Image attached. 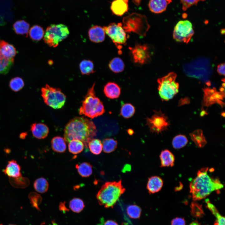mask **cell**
<instances>
[{"mask_svg": "<svg viewBox=\"0 0 225 225\" xmlns=\"http://www.w3.org/2000/svg\"><path fill=\"white\" fill-rule=\"evenodd\" d=\"M64 131V138L67 142L79 140L82 142L86 148H88L89 141L96 136L97 132L94 122L83 117H76L70 120Z\"/></svg>", "mask_w": 225, "mask_h": 225, "instance_id": "1", "label": "cell"}, {"mask_svg": "<svg viewBox=\"0 0 225 225\" xmlns=\"http://www.w3.org/2000/svg\"><path fill=\"white\" fill-rule=\"evenodd\" d=\"M208 171L207 168H201L198 171L196 178L190 183V193L193 200L204 199L212 192L223 187L218 179H214L209 176Z\"/></svg>", "mask_w": 225, "mask_h": 225, "instance_id": "2", "label": "cell"}, {"mask_svg": "<svg viewBox=\"0 0 225 225\" xmlns=\"http://www.w3.org/2000/svg\"><path fill=\"white\" fill-rule=\"evenodd\" d=\"M125 191L121 180L107 182L102 186L96 198L100 205L112 208Z\"/></svg>", "mask_w": 225, "mask_h": 225, "instance_id": "3", "label": "cell"}, {"mask_svg": "<svg viewBox=\"0 0 225 225\" xmlns=\"http://www.w3.org/2000/svg\"><path fill=\"white\" fill-rule=\"evenodd\" d=\"M95 83L89 88L79 110L80 115L93 118L102 115L105 112L102 102L95 95Z\"/></svg>", "mask_w": 225, "mask_h": 225, "instance_id": "4", "label": "cell"}, {"mask_svg": "<svg viewBox=\"0 0 225 225\" xmlns=\"http://www.w3.org/2000/svg\"><path fill=\"white\" fill-rule=\"evenodd\" d=\"M122 27L126 32H132L144 37L150 26L146 17L137 13H133L124 17Z\"/></svg>", "mask_w": 225, "mask_h": 225, "instance_id": "5", "label": "cell"}, {"mask_svg": "<svg viewBox=\"0 0 225 225\" xmlns=\"http://www.w3.org/2000/svg\"><path fill=\"white\" fill-rule=\"evenodd\" d=\"M177 74L173 72L158 79V90L162 100L167 101L172 99L178 92L179 84L176 81Z\"/></svg>", "mask_w": 225, "mask_h": 225, "instance_id": "6", "label": "cell"}, {"mask_svg": "<svg viewBox=\"0 0 225 225\" xmlns=\"http://www.w3.org/2000/svg\"><path fill=\"white\" fill-rule=\"evenodd\" d=\"M41 95L47 105L54 109H60L64 105L66 97L60 88L46 84L41 88Z\"/></svg>", "mask_w": 225, "mask_h": 225, "instance_id": "7", "label": "cell"}, {"mask_svg": "<svg viewBox=\"0 0 225 225\" xmlns=\"http://www.w3.org/2000/svg\"><path fill=\"white\" fill-rule=\"evenodd\" d=\"M69 32L68 27L62 24H52L48 27L43 36L45 43L50 47L55 48L66 38Z\"/></svg>", "mask_w": 225, "mask_h": 225, "instance_id": "8", "label": "cell"}, {"mask_svg": "<svg viewBox=\"0 0 225 225\" xmlns=\"http://www.w3.org/2000/svg\"><path fill=\"white\" fill-rule=\"evenodd\" d=\"M154 114L150 118H147L146 125L152 133H158L168 129L170 124L168 121V117L160 110H154Z\"/></svg>", "mask_w": 225, "mask_h": 225, "instance_id": "9", "label": "cell"}, {"mask_svg": "<svg viewBox=\"0 0 225 225\" xmlns=\"http://www.w3.org/2000/svg\"><path fill=\"white\" fill-rule=\"evenodd\" d=\"M103 28L105 33L110 38L117 48L121 49L122 45L126 42L127 38L122 24L121 22L117 24L111 23Z\"/></svg>", "mask_w": 225, "mask_h": 225, "instance_id": "10", "label": "cell"}, {"mask_svg": "<svg viewBox=\"0 0 225 225\" xmlns=\"http://www.w3.org/2000/svg\"><path fill=\"white\" fill-rule=\"evenodd\" d=\"M194 34L192 23L188 20H181L177 23L174 27L173 37L177 42L188 43Z\"/></svg>", "mask_w": 225, "mask_h": 225, "instance_id": "11", "label": "cell"}, {"mask_svg": "<svg viewBox=\"0 0 225 225\" xmlns=\"http://www.w3.org/2000/svg\"><path fill=\"white\" fill-rule=\"evenodd\" d=\"M129 49L133 61L135 63L143 65L150 62L151 54L148 44H137Z\"/></svg>", "mask_w": 225, "mask_h": 225, "instance_id": "12", "label": "cell"}, {"mask_svg": "<svg viewBox=\"0 0 225 225\" xmlns=\"http://www.w3.org/2000/svg\"><path fill=\"white\" fill-rule=\"evenodd\" d=\"M203 92L202 106L207 107L217 103L222 107L224 106L223 102L225 98V92H218L215 88H211L209 87L205 88L203 89Z\"/></svg>", "mask_w": 225, "mask_h": 225, "instance_id": "13", "label": "cell"}, {"mask_svg": "<svg viewBox=\"0 0 225 225\" xmlns=\"http://www.w3.org/2000/svg\"><path fill=\"white\" fill-rule=\"evenodd\" d=\"M5 42L4 41L0 40V74L7 73L14 63V58L7 52Z\"/></svg>", "mask_w": 225, "mask_h": 225, "instance_id": "14", "label": "cell"}, {"mask_svg": "<svg viewBox=\"0 0 225 225\" xmlns=\"http://www.w3.org/2000/svg\"><path fill=\"white\" fill-rule=\"evenodd\" d=\"M30 130L33 136L38 139L45 138L48 136L49 132L48 126L41 123H32L31 126Z\"/></svg>", "mask_w": 225, "mask_h": 225, "instance_id": "15", "label": "cell"}, {"mask_svg": "<svg viewBox=\"0 0 225 225\" xmlns=\"http://www.w3.org/2000/svg\"><path fill=\"white\" fill-rule=\"evenodd\" d=\"M90 40L92 42L99 43L105 39V33L103 28L95 25L92 27L88 31Z\"/></svg>", "mask_w": 225, "mask_h": 225, "instance_id": "16", "label": "cell"}, {"mask_svg": "<svg viewBox=\"0 0 225 225\" xmlns=\"http://www.w3.org/2000/svg\"><path fill=\"white\" fill-rule=\"evenodd\" d=\"M3 172L10 178H17L22 176L20 166L14 160L8 162Z\"/></svg>", "mask_w": 225, "mask_h": 225, "instance_id": "17", "label": "cell"}, {"mask_svg": "<svg viewBox=\"0 0 225 225\" xmlns=\"http://www.w3.org/2000/svg\"><path fill=\"white\" fill-rule=\"evenodd\" d=\"M128 0H113L110 8L114 14L121 16L128 11Z\"/></svg>", "mask_w": 225, "mask_h": 225, "instance_id": "18", "label": "cell"}, {"mask_svg": "<svg viewBox=\"0 0 225 225\" xmlns=\"http://www.w3.org/2000/svg\"><path fill=\"white\" fill-rule=\"evenodd\" d=\"M103 92L105 96L110 99L118 98L121 93V89L119 86L114 82H110L104 87Z\"/></svg>", "mask_w": 225, "mask_h": 225, "instance_id": "19", "label": "cell"}, {"mask_svg": "<svg viewBox=\"0 0 225 225\" xmlns=\"http://www.w3.org/2000/svg\"><path fill=\"white\" fill-rule=\"evenodd\" d=\"M163 182L161 178L157 176H153L149 178L147 188L150 193L158 192L163 186Z\"/></svg>", "mask_w": 225, "mask_h": 225, "instance_id": "20", "label": "cell"}, {"mask_svg": "<svg viewBox=\"0 0 225 225\" xmlns=\"http://www.w3.org/2000/svg\"><path fill=\"white\" fill-rule=\"evenodd\" d=\"M168 4L167 0H150L148 7L152 12L159 13L166 10Z\"/></svg>", "mask_w": 225, "mask_h": 225, "instance_id": "21", "label": "cell"}, {"mask_svg": "<svg viewBox=\"0 0 225 225\" xmlns=\"http://www.w3.org/2000/svg\"><path fill=\"white\" fill-rule=\"evenodd\" d=\"M51 147L52 150L57 152H64L66 148V144L64 138L59 136L53 138L51 141Z\"/></svg>", "mask_w": 225, "mask_h": 225, "instance_id": "22", "label": "cell"}, {"mask_svg": "<svg viewBox=\"0 0 225 225\" xmlns=\"http://www.w3.org/2000/svg\"><path fill=\"white\" fill-rule=\"evenodd\" d=\"M160 158L161 167H172L174 165L175 157L169 150H165L161 152Z\"/></svg>", "mask_w": 225, "mask_h": 225, "instance_id": "23", "label": "cell"}, {"mask_svg": "<svg viewBox=\"0 0 225 225\" xmlns=\"http://www.w3.org/2000/svg\"><path fill=\"white\" fill-rule=\"evenodd\" d=\"M13 29L15 32L18 35L28 36L30 25L24 20H19L13 24Z\"/></svg>", "mask_w": 225, "mask_h": 225, "instance_id": "24", "label": "cell"}, {"mask_svg": "<svg viewBox=\"0 0 225 225\" xmlns=\"http://www.w3.org/2000/svg\"><path fill=\"white\" fill-rule=\"evenodd\" d=\"M192 140L196 146L199 148L203 147L207 143V141L201 129H197L190 134Z\"/></svg>", "mask_w": 225, "mask_h": 225, "instance_id": "25", "label": "cell"}, {"mask_svg": "<svg viewBox=\"0 0 225 225\" xmlns=\"http://www.w3.org/2000/svg\"><path fill=\"white\" fill-rule=\"evenodd\" d=\"M75 167L78 173L82 177H88L92 173V166L88 162H84L76 164Z\"/></svg>", "mask_w": 225, "mask_h": 225, "instance_id": "26", "label": "cell"}, {"mask_svg": "<svg viewBox=\"0 0 225 225\" xmlns=\"http://www.w3.org/2000/svg\"><path fill=\"white\" fill-rule=\"evenodd\" d=\"M205 202L207 207L216 218L214 225H225L224 217L220 214L216 208L208 199H206Z\"/></svg>", "mask_w": 225, "mask_h": 225, "instance_id": "27", "label": "cell"}, {"mask_svg": "<svg viewBox=\"0 0 225 225\" xmlns=\"http://www.w3.org/2000/svg\"><path fill=\"white\" fill-rule=\"evenodd\" d=\"M29 34L30 38L32 40L38 41L43 38L44 32L42 27L38 25H35L30 28Z\"/></svg>", "mask_w": 225, "mask_h": 225, "instance_id": "28", "label": "cell"}, {"mask_svg": "<svg viewBox=\"0 0 225 225\" xmlns=\"http://www.w3.org/2000/svg\"><path fill=\"white\" fill-rule=\"evenodd\" d=\"M48 183L47 180L43 178L36 179L33 183V187L38 192L43 193L46 192L48 188Z\"/></svg>", "mask_w": 225, "mask_h": 225, "instance_id": "29", "label": "cell"}, {"mask_svg": "<svg viewBox=\"0 0 225 225\" xmlns=\"http://www.w3.org/2000/svg\"><path fill=\"white\" fill-rule=\"evenodd\" d=\"M68 143L69 151L72 154H76L80 153L84 148V144L81 141L73 140L71 141Z\"/></svg>", "mask_w": 225, "mask_h": 225, "instance_id": "30", "label": "cell"}, {"mask_svg": "<svg viewBox=\"0 0 225 225\" xmlns=\"http://www.w3.org/2000/svg\"><path fill=\"white\" fill-rule=\"evenodd\" d=\"M109 67L110 70L115 73L122 72L124 68V64L122 60L118 57L113 58L110 62Z\"/></svg>", "mask_w": 225, "mask_h": 225, "instance_id": "31", "label": "cell"}, {"mask_svg": "<svg viewBox=\"0 0 225 225\" xmlns=\"http://www.w3.org/2000/svg\"><path fill=\"white\" fill-rule=\"evenodd\" d=\"M88 148L92 153L98 155L102 150V143L99 139L93 138L88 142Z\"/></svg>", "mask_w": 225, "mask_h": 225, "instance_id": "32", "label": "cell"}, {"mask_svg": "<svg viewBox=\"0 0 225 225\" xmlns=\"http://www.w3.org/2000/svg\"><path fill=\"white\" fill-rule=\"evenodd\" d=\"M102 145L103 152L109 153L113 152L116 149L117 146V142L112 138H107L103 140Z\"/></svg>", "mask_w": 225, "mask_h": 225, "instance_id": "33", "label": "cell"}, {"mask_svg": "<svg viewBox=\"0 0 225 225\" xmlns=\"http://www.w3.org/2000/svg\"><path fill=\"white\" fill-rule=\"evenodd\" d=\"M79 67L81 72L83 75H88L94 72L93 63L90 60L82 61L80 63Z\"/></svg>", "mask_w": 225, "mask_h": 225, "instance_id": "34", "label": "cell"}, {"mask_svg": "<svg viewBox=\"0 0 225 225\" xmlns=\"http://www.w3.org/2000/svg\"><path fill=\"white\" fill-rule=\"evenodd\" d=\"M135 112V109L134 106L131 103H126L122 106L120 115L124 118H128L131 117Z\"/></svg>", "mask_w": 225, "mask_h": 225, "instance_id": "35", "label": "cell"}, {"mask_svg": "<svg viewBox=\"0 0 225 225\" xmlns=\"http://www.w3.org/2000/svg\"><path fill=\"white\" fill-rule=\"evenodd\" d=\"M84 207L83 201L79 198H74L69 202V208L72 211L75 212H80Z\"/></svg>", "mask_w": 225, "mask_h": 225, "instance_id": "36", "label": "cell"}, {"mask_svg": "<svg viewBox=\"0 0 225 225\" xmlns=\"http://www.w3.org/2000/svg\"><path fill=\"white\" fill-rule=\"evenodd\" d=\"M24 82L22 79L19 77L12 78L10 81L9 86L10 89L15 92H17L23 87Z\"/></svg>", "mask_w": 225, "mask_h": 225, "instance_id": "37", "label": "cell"}, {"mask_svg": "<svg viewBox=\"0 0 225 225\" xmlns=\"http://www.w3.org/2000/svg\"><path fill=\"white\" fill-rule=\"evenodd\" d=\"M188 142L187 137L185 135L180 134L176 136L173 138L172 145L174 148L178 149L184 147Z\"/></svg>", "mask_w": 225, "mask_h": 225, "instance_id": "38", "label": "cell"}, {"mask_svg": "<svg viewBox=\"0 0 225 225\" xmlns=\"http://www.w3.org/2000/svg\"><path fill=\"white\" fill-rule=\"evenodd\" d=\"M28 198L32 206L37 210L40 211L39 206L41 202L42 199L41 195L35 192H31L28 195Z\"/></svg>", "mask_w": 225, "mask_h": 225, "instance_id": "39", "label": "cell"}, {"mask_svg": "<svg viewBox=\"0 0 225 225\" xmlns=\"http://www.w3.org/2000/svg\"><path fill=\"white\" fill-rule=\"evenodd\" d=\"M127 212L129 216L132 218H139L140 216L141 209L138 206L136 205H131L127 208Z\"/></svg>", "mask_w": 225, "mask_h": 225, "instance_id": "40", "label": "cell"}, {"mask_svg": "<svg viewBox=\"0 0 225 225\" xmlns=\"http://www.w3.org/2000/svg\"><path fill=\"white\" fill-rule=\"evenodd\" d=\"M205 0H180L182 5V9L186 11L191 6L196 5L200 1H204Z\"/></svg>", "mask_w": 225, "mask_h": 225, "instance_id": "41", "label": "cell"}, {"mask_svg": "<svg viewBox=\"0 0 225 225\" xmlns=\"http://www.w3.org/2000/svg\"><path fill=\"white\" fill-rule=\"evenodd\" d=\"M185 220L182 218H176L173 219L171 223V225H185Z\"/></svg>", "mask_w": 225, "mask_h": 225, "instance_id": "42", "label": "cell"}, {"mask_svg": "<svg viewBox=\"0 0 225 225\" xmlns=\"http://www.w3.org/2000/svg\"><path fill=\"white\" fill-rule=\"evenodd\" d=\"M225 63L220 64L217 67V72L220 75L224 76L225 75Z\"/></svg>", "mask_w": 225, "mask_h": 225, "instance_id": "43", "label": "cell"}, {"mask_svg": "<svg viewBox=\"0 0 225 225\" xmlns=\"http://www.w3.org/2000/svg\"><path fill=\"white\" fill-rule=\"evenodd\" d=\"M189 102V100L188 99V98H182L179 101L178 105L181 106L183 104H187Z\"/></svg>", "mask_w": 225, "mask_h": 225, "instance_id": "44", "label": "cell"}, {"mask_svg": "<svg viewBox=\"0 0 225 225\" xmlns=\"http://www.w3.org/2000/svg\"><path fill=\"white\" fill-rule=\"evenodd\" d=\"M104 225H118V224L113 221L108 220L105 222Z\"/></svg>", "mask_w": 225, "mask_h": 225, "instance_id": "45", "label": "cell"}, {"mask_svg": "<svg viewBox=\"0 0 225 225\" xmlns=\"http://www.w3.org/2000/svg\"><path fill=\"white\" fill-rule=\"evenodd\" d=\"M141 0H132L133 2L137 6H139L141 2Z\"/></svg>", "mask_w": 225, "mask_h": 225, "instance_id": "46", "label": "cell"}, {"mask_svg": "<svg viewBox=\"0 0 225 225\" xmlns=\"http://www.w3.org/2000/svg\"><path fill=\"white\" fill-rule=\"evenodd\" d=\"M207 112H206L204 110H202V112H201L200 113V116H203L204 115L206 114H207Z\"/></svg>", "mask_w": 225, "mask_h": 225, "instance_id": "47", "label": "cell"}, {"mask_svg": "<svg viewBox=\"0 0 225 225\" xmlns=\"http://www.w3.org/2000/svg\"><path fill=\"white\" fill-rule=\"evenodd\" d=\"M189 225H200L199 224L196 222H193L190 223Z\"/></svg>", "mask_w": 225, "mask_h": 225, "instance_id": "48", "label": "cell"}, {"mask_svg": "<svg viewBox=\"0 0 225 225\" xmlns=\"http://www.w3.org/2000/svg\"><path fill=\"white\" fill-rule=\"evenodd\" d=\"M52 223L53 225H58L54 221L52 222Z\"/></svg>", "mask_w": 225, "mask_h": 225, "instance_id": "49", "label": "cell"}, {"mask_svg": "<svg viewBox=\"0 0 225 225\" xmlns=\"http://www.w3.org/2000/svg\"><path fill=\"white\" fill-rule=\"evenodd\" d=\"M221 115H222V116L223 117H224V116H225V112H222V113H221Z\"/></svg>", "mask_w": 225, "mask_h": 225, "instance_id": "50", "label": "cell"}, {"mask_svg": "<svg viewBox=\"0 0 225 225\" xmlns=\"http://www.w3.org/2000/svg\"><path fill=\"white\" fill-rule=\"evenodd\" d=\"M169 3L172 2V0H167Z\"/></svg>", "mask_w": 225, "mask_h": 225, "instance_id": "51", "label": "cell"}, {"mask_svg": "<svg viewBox=\"0 0 225 225\" xmlns=\"http://www.w3.org/2000/svg\"><path fill=\"white\" fill-rule=\"evenodd\" d=\"M9 225H15V224H11Z\"/></svg>", "mask_w": 225, "mask_h": 225, "instance_id": "52", "label": "cell"}, {"mask_svg": "<svg viewBox=\"0 0 225 225\" xmlns=\"http://www.w3.org/2000/svg\"><path fill=\"white\" fill-rule=\"evenodd\" d=\"M0 225H3V224L0 222Z\"/></svg>", "mask_w": 225, "mask_h": 225, "instance_id": "53", "label": "cell"}]
</instances>
